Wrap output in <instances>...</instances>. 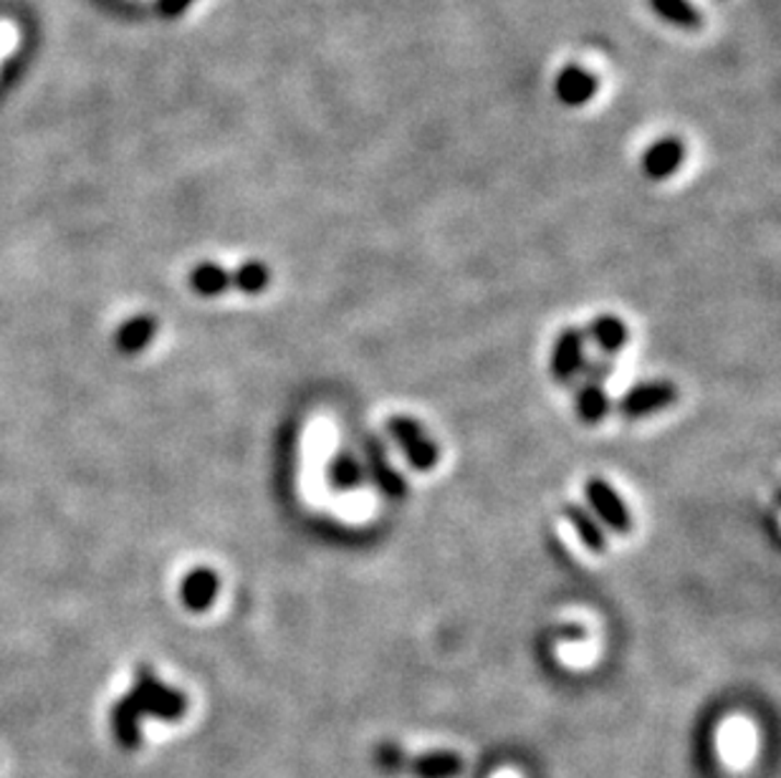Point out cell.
Masks as SVG:
<instances>
[{
	"instance_id": "9c48e42d",
	"label": "cell",
	"mask_w": 781,
	"mask_h": 778,
	"mask_svg": "<svg viewBox=\"0 0 781 778\" xmlns=\"http://www.w3.org/2000/svg\"><path fill=\"white\" fill-rule=\"evenodd\" d=\"M574 407H577L582 422L595 425L605 420L607 413H610V397H607L605 382L579 380L577 390H574Z\"/></svg>"
},
{
	"instance_id": "5bb4252c",
	"label": "cell",
	"mask_w": 781,
	"mask_h": 778,
	"mask_svg": "<svg viewBox=\"0 0 781 778\" xmlns=\"http://www.w3.org/2000/svg\"><path fill=\"white\" fill-rule=\"evenodd\" d=\"M216 589H218V579L210 574V571H197V574L191 577V581H187V602L193 604V607L197 609H203V607H208V604L213 602V596H216Z\"/></svg>"
},
{
	"instance_id": "8992f818",
	"label": "cell",
	"mask_w": 781,
	"mask_h": 778,
	"mask_svg": "<svg viewBox=\"0 0 781 778\" xmlns=\"http://www.w3.org/2000/svg\"><path fill=\"white\" fill-rule=\"evenodd\" d=\"M597 89L599 81L595 73L577 67V63H566L554 79L556 100L566 106H585L587 102L595 100Z\"/></svg>"
},
{
	"instance_id": "3957f363",
	"label": "cell",
	"mask_w": 781,
	"mask_h": 778,
	"mask_svg": "<svg viewBox=\"0 0 781 778\" xmlns=\"http://www.w3.org/2000/svg\"><path fill=\"white\" fill-rule=\"evenodd\" d=\"M678 399V387L673 382L653 380L640 382L628 390V395L620 399V413L628 417H647L670 407Z\"/></svg>"
},
{
	"instance_id": "7a4b0ae2",
	"label": "cell",
	"mask_w": 781,
	"mask_h": 778,
	"mask_svg": "<svg viewBox=\"0 0 781 778\" xmlns=\"http://www.w3.org/2000/svg\"><path fill=\"white\" fill-rule=\"evenodd\" d=\"M587 501L592 506V511L605 526H610L618 534H630L632 529V515L628 503L622 501L618 490H615L610 483L602 478H592L587 483Z\"/></svg>"
},
{
	"instance_id": "ba28073f",
	"label": "cell",
	"mask_w": 781,
	"mask_h": 778,
	"mask_svg": "<svg viewBox=\"0 0 781 778\" xmlns=\"http://www.w3.org/2000/svg\"><path fill=\"white\" fill-rule=\"evenodd\" d=\"M463 768V758L453 751H425L405 760V771L415 778H458Z\"/></svg>"
},
{
	"instance_id": "8fae6325",
	"label": "cell",
	"mask_w": 781,
	"mask_h": 778,
	"mask_svg": "<svg viewBox=\"0 0 781 778\" xmlns=\"http://www.w3.org/2000/svg\"><path fill=\"white\" fill-rule=\"evenodd\" d=\"M589 337L597 344L599 355L612 357L618 355V351H622L624 344H628L630 332L622 318L607 314V316H597L595 322L589 324Z\"/></svg>"
},
{
	"instance_id": "4fadbf2b",
	"label": "cell",
	"mask_w": 781,
	"mask_h": 778,
	"mask_svg": "<svg viewBox=\"0 0 781 778\" xmlns=\"http://www.w3.org/2000/svg\"><path fill=\"white\" fill-rule=\"evenodd\" d=\"M564 515H566V519H570L574 531H577V536L582 538V544H585V546L589 548V551L605 554L607 536H605L602 526H599L597 515H592L589 511H585V508L574 506V503H570V506L564 508Z\"/></svg>"
},
{
	"instance_id": "ac0fdd59",
	"label": "cell",
	"mask_w": 781,
	"mask_h": 778,
	"mask_svg": "<svg viewBox=\"0 0 781 778\" xmlns=\"http://www.w3.org/2000/svg\"><path fill=\"white\" fill-rule=\"evenodd\" d=\"M615 372V364L610 357H595V359H585V364H582L579 370V380H592V382H607Z\"/></svg>"
},
{
	"instance_id": "e0dca14e",
	"label": "cell",
	"mask_w": 781,
	"mask_h": 778,
	"mask_svg": "<svg viewBox=\"0 0 781 778\" xmlns=\"http://www.w3.org/2000/svg\"><path fill=\"white\" fill-rule=\"evenodd\" d=\"M193 281L197 286V291H203V293H220V291H226V286H228V276L220 271L218 266H203V268H197L195 276H193Z\"/></svg>"
},
{
	"instance_id": "9a60e30c",
	"label": "cell",
	"mask_w": 781,
	"mask_h": 778,
	"mask_svg": "<svg viewBox=\"0 0 781 778\" xmlns=\"http://www.w3.org/2000/svg\"><path fill=\"white\" fill-rule=\"evenodd\" d=\"M233 281L238 289H243L249 293H259L268 286V271L263 264H245L241 271L236 274Z\"/></svg>"
},
{
	"instance_id": "5b68a950",
	"label": "cell",
	"mask_w": 781,
	"mask_h": 778,
	"mask_svg": "<svg viewBox=\"0 0 781 778\" xmlns=\"http://www.w3.org/2000/svg\"><path fill=\"white\" fill-rule=\"evenodd\" d=\"M365 471L369 478L377 483V488L382 490L384 496L390 498H405L407 496V480L392 468V463L388 461V453H384V445L380 440L367 438L365 440Z\"/></svg>"
},
{
	"instance_id": "30bf717a",
	"label": "cell",
	"mask_w": 781,
	"mask_h": 778,
	"mask_svg": "<svg viewBox=\"0 0 781 778\" xmlns=\"http://www.w3.org/2000/svg\"><path fill=\"white\" fill-rule=\"evenodd\" d=\"M657 19L684 31H701L705 15L698 11L693 0H647Z\"/></svg>"
},
{
	"instance_id": "2e32d148",
	"label": "cell",
	"mask_w": 781,
	"mask_h": 778,
	"mask_svg": "<svg viewBox=\"0 0 781 778\" xmlns=\"http://www.w3.org/2000/svg\"><path fill=\"white\" fill-rule=\"evenodd\" d=\"M405 760H407V753L394 743H382L375 748V764L388 774L405 771Z\"/></svg>"
},
{
	"instance_id": "52a82bcc",
	"label": "cell",
	"mask_w": 781,
	"mask_h": 778,
	"mask_svg": "<svg viewBox=\"0 0 781 778\" xmlns=\"http://www.w3.org/2000/svg\"><path fill=\"white\" fill-rule=\"evenodd\" d=\"M686 160V144L678 137H663L647 147L643 154V172L651 179H665L676 175Z\"/></svg>"
},
{
	"instance_id": "277c9868",
	"label": "cell",
	"mask_w": 781,
	"mask_h": 778,
	"mask_svg": "<svg viewBox=\"0 0 781 778\" xmlns=\"http://www.w3.org/2000/svg\"><path fill=\"white\" fill-rule=\"evenodd\" d=\"M585 359V334L577 326H566L556 337L552 349V376L562 384L574 382L579 376Z\"/></svg>"
},
{
	"instance_id": "7c38bea8",
	"label": "cell",
	"mask_w": 781,
	"mask_h": 778,
	"mask_svg": "<svg viewBox=\"0 0 781 778\" xmlns=\"http://www.w3.org/2000/svg\"><path fill=\"white\" fill-rule=\"evenodd\" d=\"M329 483L340 490H355L367 480L365 465L359 463V457L352 450H340L332 455V461L326 465Z\"/></svg>"
},
{
	"instance_id": "6da1fadb",
	"label": "cell",
	"mask_w": 781,
	"mask_h": 778,
	"mask_svg": "<svg viewBox=\"0 0 781 778\" xmlns=\"http://www.w3.org/2000/svg\"><path fill=\"white\" fill-rule=\"evenodd\" d=\"M388 432L390 438L402 448V453L410 461V465L417 471H430L438 463L440 450L435 445L433 438L427 436L425 428L413 417L398 415L388 420Z\"/></svg>"
}]
</instances>
